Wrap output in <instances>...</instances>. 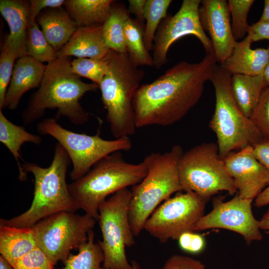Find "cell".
<instances>
[{
  "label": "cell",
  "instance_id": "cell-23",
  "mask_svg": "<svg viewBox=\"0 0 269 269\" xmlns=\"http://www.w3.org/2000/svg\"><path fill=\"white\" fill-rule=\"evenodd\" d=\"M231 87L233 96L239 108L250 118L263 92L269 86L263 74L254 76L233 75L231 78Z\"/></svg>",
  "mask_w": 269,
  "mask_h": 269
},
{
  "label": "cell",
  "instance_id": "cell-7",
  "mask_svg": "<svg viewBox=\"0 0 269 269\" xmlns=\"http://www.w3.org/2000/svg\"><path fill=\"white\" fill-rule=\"evenodd\" d=\"M231 75L217 65L210 80L215 95L214 112L209 127L217 137L219 155L222 158L236 149L255 146L264 137L249 118L238 106L232 94Z\"/></svg>",
  "mask_w": 269,
  "mask_h": 269
},
{
  "label": "cell",
  "instance_id": "cell-11",
  "mask_svg": "<svg viewBox=\"0 0 269 269\" xmlns=\"http://www.w3.org/2000/svg\"><path fill=\"white\" fill-rule=\"evenodd\" d=\"M96 221L87 214L63 211L41 219L31 229L37 248L55 265L88 241Z\"/></svg>",
  "mask_w": 269,
  "mask_h": 269
},
{
  "label": "cell",
  "instance_id": "cell-39",
  "mask_svg": "<svg viewBox=\"0 0 269 269\" xmlns=\"http://www.w3.org/2000/svg\"><path fill=\"white\" fill-rule=\"evenodd\" d=\"M252 43L259 40H269V23L258 21L250 25L247 35Z\"/></svg>",
  "mask_w": 269,
  "mask_h": 269
},
{
  "label": "cell",
  "instance_id": "cell-13",
  "mask_svg": "<svg viewBox=\"0 0 269 269\" xmlns=\"http://www.w3.org/2000/svg\"><path fill=\"white\" fill-rule=\"evenodd\" d=\"M200 0H184L178 11L167 16L160 24L154 39L153 66L159 69L167 62V55L171 45L188 35L196 37L202 43L206 54L213 53V45L202 27L199 9Z\"/></svg>",
  "mask_w": 269,
  "mask_h": 269
},
{
  "label": "cell",
  "instance_id": "cell-36",
  "mask_svg": "<svg viewBox=\"0 0 269 269\" xmlns=\"http://www.w3.org/2000/svg\"><path fill=\"white\" fill-rule=\"evenodd\" d=\"M160 269H206L200 261L181 255L171 256Z\"/></svg>",
  "mask_w": 269,
  "mask_h": 269
},
{
  "label": "cell",
  "instance_id": "cell-16",
  "mask_svg": "<svg viewBox=\"0 0 269 269\" xmlns=\"http://www.w3.org/2000/svg\"><path fill=\"white\" fill-rule=\"evenodd\" d=\"M200 4L202 27L210 35L214 54L221 64L230 56L237 42L232 32L228 1L203 0Z\"/></svg>",
  "mask_w": 269,
  "mask_h": 269
},
{
  "label": "cell",
  "instance_id": "cell-24",
  "mask_svg": "<svg viewBox=\"0 0 269 269\" xmlns=\"http://www.w3.org/2000/svg\"><path fill=\"white\" fill-rule=\"evenodd\" d=\"M112 0H66L64 8L79 27L103 25L109 17Z\"/></svg>",
  "mask_w": 269,
  "mask_h": 269
},
{
  "label": "cell",
  "instance_id": "cell-41",
  "mask_svg": "<svg viewBox=\"0 0 269 269\" xmlns=\"http://www.w3.org/2000/svg\"><path fill=\"white\" fill-rule=\"evenodd\" d=\"M146 0H129L128 1L129 12L133 13L136 19L142 23L144 20V9Z\"/></svg>",
  "mask_w": 269,
  "mask_h": 269
},
{
  "label": "cell",
  "instance_id": "cell-22",
  "mask_svg": "<svg viewBox=\"0 0 269 269\" xmlns=\"http://www.w3.org/2000/svg\"><path fill=\"white\" fill-rule=\"evenodd\" d=\"M37 248L31 228L0 225V253L12 266Z\"/></svg>",
  "mask_w": 269,
  "mask_h": 269
},
{
  "label": "cell",
  "instance_id": "cell-14",
  "mask_svg": "<svg viewBox=\"0 0 269 269\" xmlns=\"http://www.w3.org/2000/svg\"><path fill=\"white\" fill-rule=\"evenodd\" d=\"M253 200L242 198L238 194L226 202L223 197L215 198L212 210L200 218L194 231L221 228L240 234L248 244L261 241L263 236L260 221L255 218L252 210Z\"/></svg>",
  "mask_w": 269,
  "mask_h": 269
},
{
  "label": "cell",
  "instance_id": "cell-37",
  "mask_svg": "<svg viewBox=\"0 0 269 269\" xmlns=\"http://www.w3.org/2000/svg\"><path fill=\"white\" fill-rule=\"evenodd\" d=\"M180 248L188 253H198L203 250L205 242L203 237L194 232L182 234L178 239Z\"/></svg>",
  "mask_w": 269,
  "mask_h": 269
},
{
  "label": "cell",
  "instance_id": "cell-10",
  "mask_svg": "<svg viewBox=\"0 0 269 269\" xmlns=\"http://www.w3.org/2000/svg\"><path fill=\"white\" fill-rule=\"evenodd\" d=\"M132 196V191L125 188L112 195L99 206L98 221L102 240L98 243L104 253V269H132L125 250L135 243L129 216Z\"/></svg>",
  "mask_w": 269,
  "mask_h": 269
},
{
  "label": "cell",
  "instance_id": "cell-33",
  "mask_svg": "<svg viewBox=\"0 0 269 269\" xmlns=\"http://www.w3.org/2000/svg\"><path fill=\"white\" fill-rule=\"evenodd\" d=\"M18 57L10 44L5 39L0 55V109L2 110L9 85L14 61Z\"/></svg>",
  "mask_w": 269,
  "mask_h": 269
},
{
  "label": "cell",
  "instance_id": "cell-35",
  "mask_svg": "<svg viewBox=\"0 0 269 269\" xmlns=\"http://www.w3.org/2000/svg\"><path fill=\"white\" fill-rule=\"evenodd\" d=\"M54 265L37 248L18 260L14 269H53Z\"/></svg>",
  "mask_w": 269,
  "mask_h": 269
},
{
  "label": "cell",
  "instance_id": "cell-8",
  "mask_svg": "<svg viewBox=\"0 0 269 269\" xmlns=\"http://www.w3.org/2000/svg\"><path fill=\"white\" fill-rule=\"evenodd\" d=\"M178 170L182 191L194 192L206 201L219 191L233 195L237 191L217 143H203L183 153Z\"/></svg>",
  "mask_w": 269,
  "mask_h": 269
},
{
  "label": "cell",
  "instance_id": "cell-32",
  "mask_svg": "<svg viewBox=\"0 0 269 269\" xmlns=\"http://www.w3.org/2000/svg\"><path fill=\"white\" fill-rule=\"evenodd\" d=\"M254 0H229L228 1L232 17V30L235 39L243 38L248 34L250 25L248 23L249 11Z\"/></svg>",
  "mask_w": 269,
  "mask_h": 269
},
{
  "label": "cell",
  "instance_id": "cell-6",
  "mask_svg": "<svg viewBox=\"0 0 269 269\" xmlns=\"http://www.w3.org/2000/svg\"><path fill=\"white\" fill-rule=\"evenodd\" d=\"M183 150L175 145L164 153L152 152L143 160L147 173L139 183L132 186L129 221L135 237L144 230L146 221L173 193L182 191L178 165Z\"/></svg>",
  "mask_w": 269,
  "mask_h": 269
},
{
  "label": "cell",
  "instance_id": "cell-30",
  "mask_svg": "<svg viewBox=\"0 0 269 269\" xmlns=\"http://www.w3.org/2000/svg\"><path fill=\"white\" fill-rule=\"evenodd\" d=\"M172 1L171 0H146L144 9L146 25L143 39L148 51L153 48L156 31L162 20L167 16V9Z\"/></svg>",
  "mask_w": 269,
  "mask_h": 269
},
{
  "label": "cell",
  "instance_id": "cell-40",
  "mask_svg": "<svg viewBox=\"0 0 269 269\" xmlns=\"http://www.w3.org/2000/svg\"><path fill=\"white\" fill-rule=\"evenodd\" d=\"M253 148L257 159L269 171V141H264Z\"/></svg>",
  "mask_w": 269,
  "mask_h": 269
},
{
  "label": "cell",
  "instance_id": "cell-12",
  "mask_svg": "<svg viewBox=\"0 0 269 269\" xmlns=\"http://www.w3.org/2000/svg\"><path fill=\"white\" fill-rule=\"evenodd\" d=\"M206 201L192 191H185L164 201L146 221L144 230L161 243L178 240L184 233L194 232L204 215Z\"/></svg>",
  "mask_w": 269,
  "mask_h": 269
},
{
  "label": "cell",
  "instance_id": "cell-34",
  "mask_svg": "<svg viewBox=\"0 0 269 269\" xmlns=\"http://www.w3.org/2000/svg\"><path fill=\"white\" fill-rule=\"evenodd\" d=\"M250 119L265 140L269 141V87L263 92Z\"/></svg>",
  "mask_w": 269,
  "mask_h": 269
},
{
  "label": "cell",
  "instance_id": "cell-20",
  "mask_svg": "<svg viewBox=\"0 0 269 269\" xmlns=\"http://www.w3.org/2000/svg\"><path fill=\"white\" fill-rule=\"evenodd\" d=\"M0 12L9 28V33L5 39L15 51L18 59L27 55L26 38L29 20V1L0 0Z\"/></svg>",
  "mask_w": 269,
  "mask_h": 269
},
{
  "label": "cell",
  "instance_id": "cell-38",
  "mask_svg": "<svg viewBox=\"0 0 269 269\" xmlns=\"http://www.w3.org/2000/svg\"><path fill=\"white\" fill-rule=\"evenodd\" d=\"M64 0H30L29 22L36 20L37 16L44 9L57 8L63 5Z\"/></svg>",
  "mask_w": 269,
  "mask_h": 269
},
{
  "label": "cell",
  "instance_id": "cell-19",
  "mask_svg": "<svg viewBox=\"0 0 269 269\" xmlns=\"http://www.w3.org/2000/svg\"><path fill=\"white\" fill-rule=\"evenodd\" d=\"M109 50L105 42L102 25L81 26L56 55L57 58L74 56L102 59Z\"/></svg>",
  "mask_w": 269,
  "mask_h": 269
},
{
  "label": "cell",
  "instance_id": "cell-42",
  "mask_svg": "<svg viewBox=\"0 0 269 269\" xmlns=\"http://www.w3.org/2000/svg\"><path fill=\"white\" fill-rule=\"evenodd\" d=\"M269 204V183L267 187L255 198V205L261 207Z\"/></svg>",
  "mask_w": 269,
  "mask_h": 269
},
{
  "label": "cell",
  "instance_id": "cell-25",
  "mask_svg": "<svg viewBox=\"0 0 269 269\" xmlns=\"http://www.w3.org/2000/svg\"><path fill=\"white\" fill-rule=\"evenodd\" d=\"M0 141L11 152L15 158L18 167V178L21 181L27 178L25 172L19 160L22 159L20 154L21 147L25 142H30L38 145L42 142L40 136L28 132L24 127L17 126L9 121L0 110Z\"/></svg>",
  "mask_w": 269,
  "mask_h": 269
},
{
  "label": "cell",
  "instance_id": "cell-3",
  "mask_svg": "<svg viewBox=\"0 0 269 269\" xmlns=\"http://www.w3.org/2000/svg\"><path fill=\"white\" fill-rule=\"evenodd\" d=\"M69 156L58 142L55 145L51 164L44 168L32 162L22 165L24 171L34 176L33 198L29 208L10 219H0V225L31 228L41 219L58 212H75L79 209L66 183Z\"/></svg>",
  "mask_w": 269,
  "mask_h": 269
},
{
  "label": "cell",
  "instance_id": "cell-29",
  "mask_svg": "<svg viewBox=\"0 0 269 269\" xmlns=\"http://www.w3.org/2000/svg\"><path fill=\"white\" fill-rule=\"evenodd\" d=\"M26 55L37 61L49 63L57 58L56 51L46 40L36 20L29 22L26 38Z\"/></svg>",
  "mask_w": 269,
  "mask_h": 269
},
{
  "label": "cell",
  "instance_id": "cell-9",
  "mask_svg": "<svg viewBox=\"0 0 269 269\" xmlns=\"http://www.w3.org/2000/svg\"><path fill=\"white\" fill-rule=\"evenodd\" d=\"M57 120L44 119L37 125V132L53 137L65 149L72 163L70 176L73 181L85 175L106 156L117 151H128L132 147L129 137L106 140L99 134L91 135L76 133L62 127Z\"/></svg>",
  "mask_w": 269,
  "mask_h": 269
},
{
  "label": "cell",
  "instance_id": "cell-2",
  "mask_svg": "<svg viewBox=\"0 0 269 269\" xmlns=\"http://www.w3.org/2000/svg\"><path fill=\"white\" fill-rule=\"evenodd\" d=\"M98 89V85L84 82L73 72L69 57L57 58L46 65L38 90L22 113L23 123H32L42 117L47 109H57L56 119L63 116L73 124H84L89 116L80 100L86 93Z\"/></svg>",
  "mask_w": 269,
  "mask_h": 269
},
{
  "label": "cell",
  "instance_id": "cell-28",
  "mask_svg": "<svg viewBox=\"0 0 269 269\" xmlns=\"http://www.w3.org/2000/svg\"><path fill=\"white\" fill-rule=\"evenodd\" d=\"M94 239L92 230L89 232L88 241L78 249V253L70 254L63 262L64 266L59 269H104L101 267L104 260L103 251Z\"/></svg>",
  "mask_w": 269,
  "mask_h": 269
},
{
  "label": "cell",
  "instance_id": "cell-31",
  "mask_svg": "<svg viewBox=\"0 0 269 269\" xmlns=\"http://www.w3.org/2000/svg\"><path fill=\"white\" fill-rule=\"evenodd\" d=\"M72 71L79 77L91 80L100 85L108 70L105 59L77 58L71 61Z\"/></svg>",
  "mask_w": 269,
  "mask_h": 269
},
{
  "label": "cell",
  "instance_id": "cell-21",
  "mask_svg": "<svg viewBox=\"0 0 269 269\" xmlns=\"http://www.w3.org/2000/svg\"><path fill=\"white\" fill-rule=\"evenodd\" d=\"M46 40L56 51L69 41L79 27L65 8H48L42 10L36 18Z\"/></svg>",
  "mask_w": 269,
  "mask_h": 269
},
{
  "label": "cell",
  "instance_id": "cell-15",
  "mask_svg": "<svg viewBox=\"0 0 269 269\" xmlns=\"http://www.w3.org/2000/svg\"><path fill=\"white\" fill-rule=\"evenodd\" d=\"M239 196L254 200L269 183V171L257 159L253 146L232 151L223 158Z\"/></svg>",
  "mask_w": 269,
  "mask_h": 269
},
{
  "label": "cell",
  "instance_id": "cell-47",
  "mask_svg": "<svg viewBox=\"0 0 269 269\" xmlns=\"http://www.w3.org/2000/svg\"><path fill=\"white\" fill-rule=\"evenodd\" d=\"M131 265L132 266V269H142L139 264V263L135 261L132 260L131 262Z\"/></svg>",
  "mask_w": 269,
  "mask_h": 269
},
{
  "label": "cell",
  "instance_id": "cell-27",
  "mask_svg": "<svg viewBox=\"0 0 269 269\" xmlns=\"http://www.w3.org/2000/svg\"><path fill=\"white\" fill-rule=\"evenodd\" d=\"M142 23L130 17L124 24V39L129 56L137 66H153L152 56L147 50L143 39Z\"/></svg>",
  "mask_w": 269,
  "mask_h": 269
},
{
  "label": "cell",
  "instance_id": "cell-26",
  "mask_svg": "<svg viewBox=\"0 0 269 269\" xmlns=\"http://www.w3.org/2000/svg\"><path fill=\"white\" fill-rule=\"evenodd\" d=\"M130 13L124 4L114 2L110 15L102 25L105 44L111 50L127 53L124 39V24Z\"/></svg>",
  "mask_w": 269,
  "mask_h": 269
},
{
  "label": "cell",
  "instance_id": "cell-45",
  "mask_svg": "<svg viewBox=\"0 0 269 269\" xmlns=\"http://www.w3.org/2000/svg\"><path fill=\"white\" fill-rule=\"evenodd\" d=\"M0 269H14L13 267L1 255L0 256Z\"/></svg>",
  "mask_w": 269,
  "mask_h": 269
},
{
  "label": "cell",
  "instance_id": "cell-46",
  "mask_svg": "<svg viewBox=\"0 0 269 269\" xmlns=\"http://www.w3.org/2000/svg\"><path fill=\"white\" fill-rule=\"evenodd\" d=\"M263 75L267 85L269 87V62L265 69Z\"/></svg>",
  "mask_w": 269,
  "mask_h": 269
},
{
  "label": "cell",
  "instance_id": "cell-17",
  "mask_svg": "<svg viewBox=\"0 0 269 269\" xmlns=\"http://www.w3.org/2000/svg\"><path fill=\"white\" fill-rule=\"evenodd\" d=\"M46 68V65L29 56L18 58L14 64L2 109L15 110L25 93L39 87Z\"/></svg>",
  "mask_w": 269,
  "mask_h": 269
},
{
  "label": "cell",
  "instance_id": "cell-18",
  "mask_svg": "<svg viewBox=\"0 0 269 269\" xmlns=\"http://www.w3.org/2000/svg\"><path fill=\"white\" fill-rule=\"evenodd\" d=\"M252 43L248 36L241 41H237L231 54L220 66L231 76L263 74L269 62V46L252 49Z\"/></svg>",
  "mask_w": 269,
  "mask_h": 269
},
{
  "label": "cell",
  "instance_id": "cell-1",
  "mask_svg": "<svg viewBox=\"0 0 269 269\" xmlns=\"http://www.w3.org/2000/svg\"><path fill=\"white\" fill-rule=\"evenodd\" d=\"M214 53L199 63L181 61L142 84L133 98L136 128L171 126L181 120L201 98L217 66Z\"/></svg>",
  "mask_w": 269,
  "mask_h": 269
},
{
  "label": "cell",
  "instance_id": "cell-48",
  "mask_svg": "<svg viewBox=\"0 0 269 269\" xmlns=\"http://www.w3.org/2000/svg\"><path fill=\"white\" fill-rule=\"evenodd\" d=\"M266 232L269 235V231H266Z\"/></svg>",
  "mask_w": 269,
  "mask_h": 269
},
{
  "label": "cell",
  "instance_id": "cell-44",
  "mask_svg": "<svg viewBox=\"0 0 269 269\" xmlns=\"http://www.w3.org/2000/svg\"><path fill=\"white\" fill-rule=\"evenodd\" d=\"M259 221L261 229L265 231H269V209Z\"/></svg>",
  "mask_w": 269,
  "mask_h": 269
},
{
  "label": "cell",
  "instance_id": "cell-43",
  "mask_svg": "<svg viewBox=\"0 0 269 269\" xmlns=\"http://www.w3.org/2000/svg\"><path fill=\"white\" fill-rule=\"evenodd\" d=\"M258 21L263 23H269V0L264 1V10Z\"/></svg>",
  "mask_w": 269,
  "mask_h": 269
},
{
  "label": "cell",
  "instance_id": "cell-5",
  "mask_svg": "<svg viewBox=\"0 0 269 269\" xmlns=\"http://www.w3.org/2000/svg\"><path fill=\"white\" fill-rule=\"evenodd\" d=\"M147 173L142 161L127 162L120 151L112 153L97 162L83 176L68 184L70 194L79 209L97 221L99 208L107 197L140 182Z\"/></svg>",
  "mask_w": 269,
  "mask_h": 269
},
{
  "label": "cell",
  "instance_id": "cell-4",
  "mask_svg": "<svg viewBox=\"0 0 269 269\" xmlns=\"http://www.w3.org/2000/svg\"><path fill=\"white\" fill-rule=\"evenodd\" d=\"M108 70L99 85L106 119L115 137H129L136 129L133 98L144 76L128 53L110 49L104 58Z\"/></svg>",
  "mask_w": 269,
  "mask_h": 269
}]
</instances>
